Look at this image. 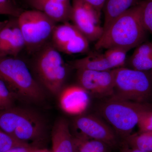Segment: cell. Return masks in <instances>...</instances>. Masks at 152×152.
Listing matches in <instances>:
<instances>
[{
    "instance_id": "1",
    "label": "cell",
    "mask_w": 152,
    "mask_h": 152,
    "mask_svg": "<svg viewBox=\"0 0 152 152\" xmlns=\"http://www.w3.org/2000/svg\"><path fill=\"white\" fill-rule=\"evenodd\" d=\"M147 32L141 18L139 3L114 20L104 30L95 47L97 50L120 48L129 51L144 42Z\"/></svg>"
},
{
    "instance_id": "2",
    "label": "cell",
    "mask_w": 152,
    "mask_h": 152,
    "mask_svg": "<svg viewBox=\"0 0 152 152\" xmlns=\"http://www.w3.org/2000/svg\"><path fill=\"white\" fill-rule=\"evenodd\" d=\"M0 129L16 140L38 148L45 140L43 120L26 109L14 106L0 111Z\"/></svg>"
},
{
    "instance_id": "3",
    "label": "cell",
    "mask_w": 152,
    "mask_h": 152,
    "mask_svg": "<svg viewBox=\"0 0 152 152\" xmlns=\"http://www.w3.org/2000/svg\"><path fill=\"white\" fill-rule=\"evenodd\" d=\"M0 78L8 87L16 100L40 102L45 93L26 64L17 57H0Z\"/></svg>"
},
{
    "instance_id": "4",
    "label": "cell",
    "mask_w": 152,
    "mask_h": 152,
    "mask_svg": "<svg viewBox=\"0 0 152 152\" xmlns=\"http://www.w3.org/2000/svg\"><path fill=\"white\" fill-rule=\"evenodd\" d=\"M152 110V103H140L111 96L97 108L98 115L109 124L122 140L132 134L142 114Z\"/></svg>"
},
{
    "instance_id": "5",
    "label": "cell",
    "mask_w": 152,
    "mask_h": 152,
    "mask_svg": "<svg viewBox=\"0 0 152 152\" xmlns=\"http://www.w3.org/2000/svg\"><path fill=\"white\" fill-rule=\"evenodd\" d=\"M113 95L123 99L152 103L151 72L122 67L114 69Z\"/></svg>"
},
{
    "instance_id": "6",
    "label": "cell",
    "mask_w": 152,
    "mask_h": 152,
    "mask_svg": "<svg viewBox=\"0 0 152 152\" xmlns=\"http://www.w3.org/2000/svg\"><path fill=\"white\" fill-rule=\"evenodd\" d=\"M39 50L34 67L40 82L53 94H59L67 76L62 57L53 44L48 43Z\"/></svg>"
},
{
    "instance_id": "7",
    "label": "cell",
    "mask_w": 152,
    "mask_h": 152,
    "mask_svg": "<svg viewBox=\"0 0 152 152\" xmlns=\"http://www.w3.org/2000/svg\"><path fill=\"white\" fill-rule=\"evenodd\" d=\"M18 23L29 52L39 50L51 38L56 22L43 13L35 10L23 11Z\"/></svg>"
},
{
    "instance_id": "8",
    "label": "cell",
    "mask_w": 152,
    "mask_h": 152,
    "mask_svg": "<svg viewBox=\"0 0 152 152\" xmlns=\"http://www.w3.org/2000/svg\"><path fill=\"white\" fill-rule=\"evenodd\" d=\"M74 135L103 142L112 149L121 146L122 140L112 127L100 116L89 114L77 116L73 120Z\"/></svg>"
},
{
    "instance_id": "9",
    "label": "cell",
    "mask_w": 152,
    "mask_h": 152,
    "mask_svg": "<svg viewBox=\"0 0 152 152\" xmlns=\"http://www.w3.org/2000/svg\"><path fill=\"white\" fill-rule=\"evenodd\" d=\"M71 20L89 41H97L104 32L100 24L101 12L82 0H72Z\"/></svg>"
},
{
    "instance_id": "10",
    "label": "cell",
    "mask_w": 152,
    "mask_h": 152,
    "mask_svg": "<svg viewBox=\"0 0 152 152\" xmlns=\"http://www.w3.org/2000/svg\"><path fill=\"white\" fill-rule=\"evenodd\" d=\"M77 78L79 86L90 94L103 99L113 95L114 69L104 71L78 70Z\"/></svg>"
},
{
    "instance_id": "11",
    "label": "cell",
    "mask_w": 152,
    "mask_h": 152,
    "mask_svg": "<svg viewBox=\"0 0 152 152\" xmlns=\"http://www.w3.org/2000/svg\"><path fill=\"white\" fill-rule=\"evenodd\" d=\"M90 94L80 86L63 89L59 94L60 107L66 113L76 116L83 114L90 102Z\"/></svg>"
},
{
    "instance_id": "12",
    "label": "cell",
    "mask_w": 152,
    "mask_h": 152,
    "mask_svg": "<svg viewBox=\"0 0 152 152\" xmlns=\"http://www.w3.org/2000/svg\"><path fill=\"white\" fill-rule=\"evenodd\" d=\"M34 10L43 13L56 23H65L71 20L72 5L53 0H26Z\"/></svg>"
},
{
    "instance_id": "13",
    "label": "cell",
    "mask_w": 152,
    "mask_h": 152,
    "mask_svg": "<svg viewBox=\"0 0 152 152\" xmlns=\"http://www.w3.org/2000/svg\"><path fill=\"white\" fill-rule=\"evenodd\" d=\"M51 139L52 152H74L73 137L66 119L61 118L55 122Z\"/></svg>"
},
{
    "instance_id": "14",
    "label": "cell",
    "mask_w": 152,
    "mask_h": 152,
    "mask_svg": "<svg viewBox=\"0 0 152 152\" xmlns=\"http://www.w3.org/2000/svg\"><path fill=\"white\" fill-rule=\"evenodd\" d=\"M131 69L148 72L152 69V43L143 42L137 47L129 59Z\"/></svg>"
},
{
    "instance_id": "15",
    "label": "cell",
    "mask_w": 152,
    "mask_h": 152,
    "mask_svg": "<svg viewBox=\"0 0 152 152\" xmlns=\"http://www.w3.org/2000/svg\"><path fill=\"white\" fill-rule=\"evenodd\" d=\"M137 0H107L103 10L104 15V30L115 19L137 4Z\"/></svg>"
},
{
    "instance_id": "16",
    "label": "cell",
    "mask_w": 152,
    "mask_h": 152,
    "mask_svg": "<svg viewBox=\"0 0 152 152\" xmlns=\"http://www.w3.org/2000/svg\"><path fill=\"white\" fill-rule=\"evenodd\" d=\"M74 69L78 70H88L104 71L113 69L106 59L104 54H91L71 63Z\"/></svg>"
},
{
    "instance_id": "17",
    "label": "cell",
    "mask_w": 152,
    "mask_h": 152,
    "mask_svg": "<svg viewBox=\"0 0 152 152\" xmlns=\"http://www.w3.org/2000/svg\"><path fill=\"white\" fill-rule=\"evenodd\" d=\"M80 32L73 24L67 22L56 26L52 34L53 45L58 50Z\"/></svg>"
},
{
    "instance_id": "18",
    "label": "cell",
    "mask_w": 152,
    "mask_h": 152,
    "mask_svg": "<svg viewBox=\"0 0 152 152\" xmlns=\"http://www.w3.org/2000/svg\"><path fill=\"white\" fill-rule=\"evenodd\" d=\"M74 152H111L112 148L103 142L73 134Z\"/></svg>"
},
{
    "instance_id": "19",
    "label": "cell",
    "mask_w": 152,
    "mask_h": 152,
    "mask_svg": "<svg viewBox=\"0 0 152 152\" xmlns=\"http://www.w3.org/2000/svg\"><path fill=\"white\" fill-rule=\"evenodd\" d=\"M122 144L132 148L152 152V131L132 134L123 139Z\"/></svg>"
},
{
    "instance_id": "20",
    "label": "cell",
    "mask_w": 152,
    "mask_h": 152,
    "mask_svg": "<svg viewBox=\"0 0 152 152\" xmlns=\"http://www.w3.org/2000/svg\"><path fill=\"white\" fill-rule=\"evenodd\" d=\"M18 18L9 20L7 23L0 30V57L6 56L12 46L13 35Z\"/></svg>"
},
{
    "instance_id": "21",
    "label": "cell",
    "mask_w": 152,
    "mask_h": 152,
    "mask_svg": "<svg viewBox=\"0 0 152 152\" xmlns=\"http://www.w3.org/2000/svg\"><path fill=\"white\" fill-rule=\"evenodd\" d=\"M89 42L86 37L79 33L59 51L70 55L85 53L89 48Z\"/></svg>"
},
{
    "instance_id": "22",
    "label": "cell",
    "mask_w": 152,
    "mask_h": 152,
    "mask_svg": "<svg viewBox=\"0 0 152 152\" xmlns=\"http://www.w3.org/2000/svg\"><path fill=\"white\" fill-rule=\"evenodd\" d=\"M128 52L120 48H112L107 49L104 55L113 69L124 67Z\"/></svg>"
},
{
    "instance_id": "23",
    "label": "cell",
    "mask_w": 152,
    "mask_h": 152,
    "mask_svg": "<svg viewBox=\"0 0 152 152\" xmlns=\"http://www.w3.org/2000/svg\"><path fill=\"white\" fill-rule=\"evenodd\" d=\"M141 18L144 28L152 36V0L141 2Z\"/></svg>"
},
{
    "instance_id": "24",
    "label": "cell",
    "mask_w": 152,
    "mask_h": 152,
    "mask_svg": "<svg viewBox=\"0 0 152 152\" xmlns=\"http://www.w3.org/2000/svg\"><path fill=\"white\" fill-rule=\"evenodd\" d=\"M16 100L12 92L4 82L0 78V101L5 109L15 106Z\"/></svg>"
},
{
    "instance_id": "25",
    "label": "cell",
    "mask_w": 152,
    "mask_h": 152,
    "mask_svg": "<svg viewBox=\"0 0 152 152\" xmlns=\"http://www.w3.org/2000/svg\"><path fill=\"white\" fill-rule=\"evenodd\" d=\"M18 146H30L16 140L0 129V152H4L12 148Z\"/></svg>"
},
{
    "instance_id": "26",
    "label": "cell",
    "mask_w": 152,
    "mask_h": 152,
    "mask_svg": "<svg viewBox=\"0 0 152 152\" xmlns=\"http://www.w3.org/2000/svg\"><path fill=\"white\" fill-rule=\"evenodd\" d=\"M23 11L10 0L0 3V15H7L18 18Z\"/></svg>"
},
{
    "instance_id": "27",
    "label": "cell",
    "mask_w": 152,
    "mask_h": 152,
    "mask_svg": "<svg viewBox=\"0 0 152 152\" xmlns=\"http://www.w3.org/2000/svg\"><path fill=\"white\" fill-rule=\"evenodd\" d=\"M137 126L139 132L152 131V110H148L142 114Z\"/></svg>"
},
{
    "instance_id": "28",
    "label": "cell",
    "mask_w": 152,
    "mask_h": 152,
    "mask_svg": "<svg viewBox=\"0 0 152 152\" xmlns=\"http://www.w3.org/2000/svg\"><path fill=\"white\" fill-rule=\"evenodd\" d=\"M84 2L88 4L95 10L99 12L103 10L104 5L107 0H82Z\"/></svg>"
},
{
    "instance_id": "29",
    "label": "cell",
    "mask_w": 152,
    "mask_h": 152,
    "mask_svg": "<svg viewBox=\"0 0 152 152\" xmlns=\"http://www.w3.org/2000/svg\"><path fill=\"white\" fill-rule=\"evenodd\" d=\"M38 148L32 146H18L12 148L4 152H35Z\"/></svg>"
},
{
    "instance_id": "30",
    "label": "cell",
    "mask_w": 152,
    "mask_h": 152,
    "mask_svg": "<svg viewBox=\"0 0 152 152\" xmlns=\"http://www.w3.org/2000/svg\"><path fill=\"white\" fill-rule=\"evenodd\" d=\"M121 152H148L132 148L123 144H121Z\"/></svg>"
},
{
    "instance_id": "31",
    "label": "cell",
    "mask_w": 152,
    "mask_h": 152,
    "mask_svg": "<svg viewBox=\"0 0 152 152\" xmlns=\"http://www.w3.org/2000/svg\"><path fill=\"white\" fill-rule=\"evenodd\" d=\"M8 21L9 20H6L2 21H0V30L6 26L8 22Z\"/></svg>"
},
{
    "instance_id": "32",
    "label": "cell",
    "mask_w": 152,
    "mask_h": 152,
    "mask_svg": "<svg viewBox=\"0 0 152 152\" xmlns=\"http://www.w3.org/2000/svg\"><path fill=\"white\" fill-rule=\"evenodd\" d=\"M53 1H57L63 3H71L70 0H53Z\"/></svg>"
},
{
    "instance_id": "33",
    "label": "cell",
    "mask_w": 152,
    "mask_h": 152,
    "mask_svg": "<svg viewBox=\"0 0 152 152\" xmlns=\"http://www.w3.org/2000/svg\"><path fill=\"white\" fill-rule=\"evenodd\" d=\"M35 152H52L49 151L46 149H39L37 150Z\"/></svg>"
},
{
    "instance_id": "34",
    "label": "cell",
    "mask_w": 152,
    "mask_h": 152,
    "mask_svg": "<svg viewBox=\"0 0 152 152\" xmlns=\"http://www.w3.org/2000/svg\"><path fill=\"white\" fill-rule=\"evenodd\" d=\"M5 110L4 108V106H3L1 102V101H0V111L2 110Z\"/></svg>"
},
{
    "instance_id": "35",
    "label": "cell",
    "mask_w": 152,
    "mask_h": 152,
    "mask_svg": "<svg viewBox=\"0 0 152 152\" xmlns=\"http://www.w3.org/2000/svg\"><path fill=\"white\" fill-rule=\"evenodd\" d=\"M7 1H8V0H0V3L5 2Z\"/></svg>"
},
{
    "instance_id": "36",
    "label": "cell",
    "mask_w": 152,
    "mask_h": 152,
    "mask_svg": "<svg viewBox=\"0 0 152 152\" xmlns=\"http://www.w3.org/2000/svg\"><path fill=\"white\" fill-rule=\"evenodd\" d=\"M151 75H152V71H151Z\"/></svg>"
}]
</instances>
